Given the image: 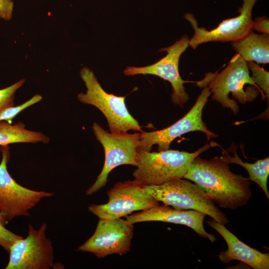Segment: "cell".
Returning a JSON list of instances; mask_svg holds the SVG:
<instances>
[{
    "instance_id": "6da1fadb",
    "label": "cell",
    "mask_w": 269,
    "mask_h": 269,
    "mask_svg": "<svg viewBox=\"0 0 269 269\" xmlns=\"http://www.w3.org/2000/svg\"><path fill=\"white\" fill-rule=\"evenodd\" d=\"M183 178L197 184L221 208L236 209L252 197L249 178L233 173L221 156L210 159L196 156Z\"/></svg>"
},
{
    "instance_id": "7a4b0ae2",
    "label": "cell",
    "mask_w": 269,
    "mask_h": 269,
    "mask_svg": "<svg viewBox=\"0 0 269 269\" xmlns=\"http://www.w3.org/2000/svg\"><path fill=\"white\" fill-rule=\"evenodd\" d=\"M249 70L247 62L237 54L220 73H206L197 85L201 88L207 86L212 94L213 100L237 114L239 107L229 98L230 94L241 104L252 102L258 96L259 91L263 99L266 97L253 81Z\"/></svg>"
},
{
    "instance_id": "3957f363",
    "label": "cell",
    "mask_w": 269,
    "mask_h": 269,
    "mask_svg": "<svg viewBox=\"0 0 269 269\" xmlns=\"http://www.w3.org/2000/svg\"><path fill=\"white\" fill-rule=\"evenodd\" d=\"M219 145L212 141L194 152L167 149L158 152L138 150L134 180L141 185H159L171 180L183 178L193 159L212 146Z\"/></svg>"
},
{
    "instance_id": "277c9868",
    "label": "cell",
    "mask_w": 269,
    "mask_h": 269,
    "mask_svg": "<svg viewBox=\"0 0 269 269\" xmlns=\"http://www.w3.org/2000/svg\"><path fill=\"white\" fill-rule=\"evenodd\" d=\"M143 190L164 205L180 210H194L225 225L228 220L211 198L197 184L183 178L159 185H144Z\"/></svg>"
},
{
    "instance_id": "5b68a950",
    "label": "cell",
    "mask_w": 269,
    "mask_h": 269,
    "mask_svg": "<svg viewBox=\"0 0 269 269\" xmlns=\"http://www.w3.org/2000/svg\"><path fill=\"white\" fill-rule=\"evenodd\" d=\"M80 75L87 91L85 93H79L78 100L82 103L98 109L106 117L111 133H125L130 130L142 131L137 121L129 112L125 104V97L106 92L93 71L88 67L81 69Z\"/></svg>"
},
{
    "instance_id": "8992f818",
    "label": "cell",
    "mask_w": 269,
    "mask_h": 269,
    "mask_svg": "<svg viewBox=\"0 0 269 269\" xmlns=\"http://www.w3.org/2000/svg\"><path fill=\"white\" fill-rule=\"evenodd\" d=\"M92 130L104 148L105 162L96 181L87 190V195H91L105 186L109 173L116 167L123 164L136 166L138 161L140 133H109L96 122L93 123Z\"/></svg>"
},
{
    "instance_id": "52a82bcc",
    "label": "cell",
    "mask_w": 269,
    "mask_h": 269,
    "mask_svg": "<svg viewBox=\"0 0 269 269\" xmlns=\"http://www.w3.org/2000/svg\"><path fill=\"white\" fill-rule=\"evenodd\" d=\"M0 214L8 222L17 217L29 216V210L42 199L52 196L54 193L33 190L17 183L7 169L10 159L8 145L0 146Z\"/></svg>"
},
{
    "instance_id": "ba28073f",
    "label": "cell",
    "mask_w": 269,
    "mask_h": 269,
    "mask_svg": "<svg viewBox=\"0 0 269 269\" xmlns=\"http://www.w3.org/2000/svg\"><path fill=\"white\" fill-rule=\"evenodd\" d=\"M203 87L193 106L181 119L160 130L150 132L142 131L139 134L138 150L149 151L154 144L158 145V151L167 150L176 138L191 132H202L208 140L217 137L215 133L208 129L202 119L203 109L211 94L207 86Z\"/></svg>"
},
{
    "instance_id": "9c48e42d",
    "label": "cell",
    "mask_w": 269,
    "mask_h": 269,
    "mask_svg": "<svg viewBox=\"0 0 269 269\" xmlns=\"http://www.w3.org/2000/svg\"><path fill=\"white\" fill-rule=\"evenodd\" d=\"M142 186L135 180L117 182L107 192V203L92 204L88 209L99 219L113 220L159 205V201L145 192Z\"/></svg>"
},
{
    "instance_id": "30bf717a",
    "label": "cell",
    "mask_w": 269,
    "mask_h": 269,
    "mask_svg": "<svg viewBox=\"0 0 269 269\" xmlns=\"http://www.w3.org/2000/svg\"><path fill=\"white\" fill-rule=\"evenodd\" d=\"M47 224L38 230L28 225V235L13 244L10 249L6 269H49L54 267V250L45 232Z\"/></svg>"
},
{
    "instance_id": "8fae6325",
    "label": "cell",
    "mask_w": 269,
    "mask_h": 269,
    "mask_svg": "<svg viewBox=\"0 0 269 269\" xmlns=\"http://www.w3.org/2000/svg\"><path fill=\"white\" fill-rule=\"evenodd\" d=\"M189 38L185 34L171 46L160 49L158 51H166L167 54L157 62L146 66H128L124 73L127 76L153 75L168 81L171 85L172 102L183 107L188 101L189 96L185 91L183 80L179 72V61L181 54L189 46Z\"/></svg>"
},
{
    "instance_id": "7c38bea8",
    "label": "cell",
    "mask_w": 269,
    "mask_h": 269,
    "mask_svg": "<svg viewBox=\"0 0 269 269\" xmlns=\"http://www.w3.org/2000/svg\"><path fill=\"white\" fill-rule=\"evenodd\" d=\"M133 233V224L126 219H99L93 235L77 251L92 253L98 258L122 256L130 251Z\"/></svg>"
},
{
    "instance_id": "4fadbf2b",
    "label": "cell",
    "mask_w": 269,
    "mask_h": 269,
    "mask_svg": "<svg viewBox=\"0 0 269 269\" xmlns=\"http://www.w3.org/2000/svg\"><path fill=\"white\" fill-rule=\"evenodd\" d=\"M256 1L243 0L238 16L222 21L217 27L211 30L204 27H199L194 16L191 13H186L184 17L194 30L193 36L189 40V46L195 49L199 45L206 42H235L244 38L253 30L252 11Z\"/></svg>"
},
{
    "instance_id": "5bb4252c",
    "label": "cell",
    "mask_w": 269,
    "mask_h": 269,
    "mask_svg": "<svg viewBox=\"0 0 269 269\" xmlns=\"http://www.w3.org/2000/svg\"><path fill=\"white\" fill-rule=\"evenodd\" d=\"M206 215L194 210H180L171 206L158 205L141 212L125 216L127 221L134 224L148 221H161L188 226L200 236L213 243L215 236L206 232L203 225Z\"/></svg>"
},
{
    "instance_id": "9a60e30c",
    "label": "cell",
    "mask_w": 269,
    "mask_h": 269,
    "mask_svg": "<svg viewBox=\"0 0 269 269\" xmlns=\"http://www.w3.org/2000/svg\"><path fill=\"white\" fill-rule=\"evenodd\" d=\"M207 223L221 235L227 245V250L220 252L218 255L221 262L228 263L233 260H238L254 269H269L268 253L261 252L245 244L228 230L224 225L212 219L208 220Z\"/></svg>"
},
{
    "instance_id": "2e32d148",
    "label": "cell",
    "mask_w": 269,
    "mask_h": 269,
    "mask_svg": "<svg viewBox=\"0 0 269 269\" xmlns=\"http://www.w3.org/2000/svg\"><path fill=\"white\" fill-rule=\"evenodd\" d=\"M232 44L235 50L247 62H269V34H257L252 31L242 39L232 42Z\"/></svg>"
},
{
    "instance_id": "e0dca14e",
    "label": "cell",
    "mask_w": 269,
    "mask_h": 269,
    "mask_svg": "<svg viewBox=\"0 0 269 269\" xmlns=\"http://www.w3.org/2000/svg\"><path fill=\"white\" fill-rule=\"evenodd\" d=\"M233 156L229 154L227 150L222 148L221 156L229 164L235 163L242 166L248 172L249 179L256 183L262 189L268 199H269V192L267 182L269 175V158L259 159L254 163L244 162L237 154V146H233L230 148Z\"/></svg>"
},
{
    "instance_id": "ac0fdd59",
    "label": "cell",
    "mask_w": 269,
    "mask_h": 269,
    "mask_svg": "<svg viewBox=\"0 0 269 269\" xmlns=\"http://www.w3.org/2000/svg\"><path fill=\"white\" fill-rule=\"evenodd\" d=\"M50 138L45 134L25 129L23 123L11 125L6 121H0V145L15 143H48Z\"/></svg>"
},
{
    "instance_id": "d6986e66",
    "label": "cell",
    "mask_w": 269,
    "mask_h": 269,
    "mask_svg": "<svg viewBox=\"0 0 269 269\" xmlns=\"http://www.w3.org/2000/svg\"><path fill=\"white\" fill-rule=\"evenodd\" d=\"M249 69L252 73L251 78L259 88L262 93L265 96L269 101V73L264 68L259 66L253 61L247 62Z\"/></svg>"
},
{
    "instance_id": "ffe728a7",
    "label": "cell",
    "mask_w": 269,
    "mask_h": 269,
    "mask_svg": "<svg viewBox=\"0 0 269 269\" xmlns=\"http://www.w3.org/2000/svg\"><path fill=\"white\" fill-rule=\"evenodd\" d=\"M42 97L39 94H36L29 100L23 104L17 106L9 107L4 110L0 114V121H4L11 123V121L21 111L29 107L40 102Z\"/></svg>"
},
{
    "instance_id": "44dd1931",
    "label": "cell",
    "mask_w": 269,
    "mask_h": 269,
    "mask_svg": "<svg viewBox=\"0 0 269 269\" xmlns=\"http://www.w3.org/2000/svg\"><path fill=\"white\" fill-rule=\"evenodd\" d=\"M24 82L25 79H21L6 88L0 89V114L5 109L14 105L15 93Z\"/></svg>"
},
{
    "instance_id": "7402d4cb",
    "label": "cell",
    "mask_w": 269,
    "mask_h": 269,
    "mask_svg": "<svg viewBox=\"0 0 269 269\" xmlns=\"http://www.w3.org/2000/svg\"><path fill=\"white\" fill-rule=\"evenodd\" d=\"M0 222V246L9 253L11 246L23 237L16 235L7 230Z\"/></svg>"
},
{
    "instance_id": "603a6c76",
    "label": "cell",
    "mask_w": 269,
    "mask_h": 269,
    "mask_svg": "<svg viewBox=\"0 0 269 269\" xmlns=\"http://www.w3.org/2000/svg\"><path fill=\"white\" fill-rule=\"evenodd\" d=\"M253 30H256L263 34H269V20L266 16L257 18L253 23Z\"/></svg>"
},
{
    "instance_id": "cb8c5ba5",
    "label": "cell",
    "mask_w": 269,
    "mask_h": 269,
    "mask_svg": "<svg viewBox=\"0 0 269 269\" xmlns=\"http://www.w3.org/2000/svg\"><path fill=\"white\" fill-rule=\"evenodd\" d=\"M8 1L9 0H0V9L5 7Z\"/></svg>"
},
{
    "instance_id": "d4e9b609",
    "label": "cell",
    "mask_w": 269,
    "mask_h": 269,
    "mask_svg": "<svg viewBox=\"0 0 269 269\" xmlns=\"http://www.w3.org/2000/svg\"><path fill=\"white\" fill-rule=\"evenodd\" d=\"M0 222L4 225H6L8 222L6 221L0 214Z\"/></svg>"
}]
</instances>
